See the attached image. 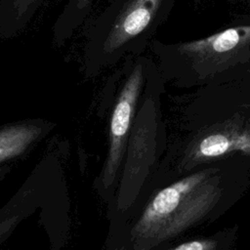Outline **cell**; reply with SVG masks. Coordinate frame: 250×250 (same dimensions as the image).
<instances>
[{"label": "cell", "mask_w": 250, "mask_h": 250, "mask_svg": "<svg viewBox=\"0 0 250 250\" xmlns=\"http://www.w3.org/2000/svg\"><path fill=\"white\" fill-rule=\"evenodd\" d=\"M8 171L7 168H0V177H2Z\"/></svg>", "instance_id": "9"}, {"label": "cell", "mask_w": 250, "mask_h": 250, "mask_svg": "<svg viewBox=\"0 0 250 250\" xmlns=\"http://www.w3.org/2000/svg\"><path fill=\"white\" fill-rule=\"evenodd\" d=\"M215 243L211 240H193L183 243L171 250H212Z\"/></svg>", "instance_id": "8"}, {"label": "cell", "mask_w": 250, "mask_h": 250, "mask_svg": "<svg viewBox=\"0 0 250 250\" xmlns=\"http://www.w3.org/2000/svg\"><path fill=\"white\" fill-rule=\"evenodd\" d=\"M234 150L250 153V135L224 133L209 135L199 143L197 155L212 158Z\"/></svg>", "instance_id": "7"}, {"label": "cell", "mask_w": 250, "mask_h": 250, "mask_svg": "<svg viewBox=\"0 0 250 250\" xmlns=\"http://www.w3.org/2000/svg\"><path fill=\"white\" fill-rule=\"evenodd\" d=\"M215 171H203L161 189L132 229L138 250H148L203 218L221 194Z\"/></svg>", "instance_id": "2"}, {"label": "cell", "mask_w": 250, "mask_h": 250, "mask_svg": "<svg viewBox=\"0 0 250 250\" xmlns=\"http://www.w3.org/2000/svg\"><path fill=\"white\" fill-rule=\"evenodd\" d=\"M42 128L35 124H15L0 130V163L22 154L35 142Z\"/></svg>", "instance_id": "6"}, {"label": "cell", "mask_w": 250, "mask_h": 250, "mask_svg": "<svg viewBox=\"0 0 250 250\" xmlns=\"http://www.w3.org/2000/svg\"><path fill=\"white\" fill-rule=\"evenodd\" d=\"M120 66L122 81L110 118L109 149L104 173L105 188L111 185L115 178L139 98L157 65L149 58L140 55L126 58Z\"/></svg>", "instance_id": "4"}, {"label": "cell", "mask_w": 250, "mask_h": 250, "mask_svg": "<svg viewBox=\"0 0 250 250\" xmlns=\"http://www.w3.org/2000/svg\"><path fill=\"white\" fill-rule=\"evenodd\" d=\"M104 0H67L54 22L52 42L61 47L98 11Z\"/></svg>", "instance_id": "5"}, {"label": "cell", "mask_w": 250, "mask_h": 250, "mask_svg": "<svg viewBox=\"0 0 250 250\" xmlns=\"http://www.w3.org/2000/svg\"><path fill=\"white\" fill-rule=\"evenodd\" d=\"M151 46L159 66L180 68L198 78H207L250 62V24L232 26L201 39L173 45L152 41Z\"/></svg>", "instance_id": "3"}, {"label": "cell", "mask_w": 250, "mask_h": 250, "mask_svg": "<svg viewBox=\"0 0 250 250\" xmlns=\"http://www.w3.org/2000/svg\"><path fill=\"white\" fill-rule=\"evenodd\" d=\"M114 250H126L124 247H122V248H116V249H114Z\"/></svg>", "instance_id": "10"}, {"label": "cell", "mask_w": 250, "mask_h": 250, "mask_svg": "<svg viewBox=\"0 0 250 250\" xmlns=\"http://www.w3.org/2000/svg\"><path fill=\"white\" fill-rule=\"evenodd\" d=\"M176 0H106L82 26V68L87 77L143 55Z\"/></svg>", "instance_id": "1"}]
</instances>
